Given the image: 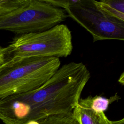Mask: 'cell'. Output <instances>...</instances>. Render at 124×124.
<instances>
[{
  "label": "cell",
  "mask_w": 124,
  "mask_h": 124,
  "mask_svg": "<svg viewBox=\"0 0 124 124\" xmlns=\"http://www.w3.org/2000/svg\"><path fill=\"white\" fill-rule=\"evenodd\" d=\"M90 78V72L83 63L65 64L39 87L0 97V119L4 124H26L71 113Z\"/></svg>",
  "instance_id": "obj_1"
},
{
  "label": "cell",
  "mask_w": 124,
  "mask_h": 124,
  "mask_svg": "<svg viewBox=\"0 0 124 124\" xmlns=\"http://www.w3.org/2000/svg\"><path fill=\"white\" fill-rule=\"evenodd\" d=\"M71 31L62 24L44 31L18 35L3 48L4 62L24 58L67 57L73 50Z\"/></svg>",
  "instance_id": "obj_2"
},
{
  "label": "cell",
  "mask_w": 124,
  "mask_h": 124,
  "mask_svg": "<svg viewBox=\"0 0 124 124\" xmlns=\"http://www.w3.org/2000/svg\"><path fill=\"white\" fill-rule=\"evenodd\" d=\"M56 57L11 60L0 66V97L34 90L60 67Z\"/></svg>",
  "instance_id": "obj_3"
},
{
  "label": "cell",
  "mask_w": 124,
  "mask_h": 124,
  "mask_svg": "<svg viewBox=\"0 0 124 124\" xmlns=\"http://www.w3.org/2000/svg\"><path fill=\"white\" fill-rule=\"evenodd\" d=\"M67 17L63 9L46 0H27L22 6L0 16V30L18 35L37 32L60 24Z\"/></svg>",
  "instance_id": "obj_4"
},
{
  "label": "cell",
  "mask_w": 124,
  "mask_h": 124,
  "mask_svg": "<svg viewBox=\"0 0 124 124\" xmlns=\"http://www.w3.org/2000/svg\"><path fill=\"white\" fill-rule=\"evenodd\" d=\"M69 16L87 30L93 42L106 40H124V22L107 16L94 0H78L64 9Z\"/></svg>",
  "instance_id": "obj_5"
},
{
  "label": "cell",
  "mask_w": 124,
  "mask_h": 124,
  "mask_svg": "<svg viewBox=\"0 0 124 124\" xmlns=\"http://www.w3.org/2000/svg\"><path fill=\"white\" fill-rule=\"evenodd\" d=\"M73 112L77 116L81 124H112L104 112H97L78 103Z\"/></svg>",
  "instance_id": "obj_6"
},
{
  "label": "cell",
  "mask_w": 124,
  "mask_h": 124,
  "mask_svg": "<svg viewBox=\"0 0 124 124\" xmlns=\"http://www.w3.org/2000/svg\"><path fill=\"white\" fill-rule=\"evenodd\" d=\"M94 2L107 16L124 22V0H94Z\"/></svg>",
  "instance_id": "obj_7"
},
{
  "label": "cell",
  "mask_w": 124,
  "mask_h": 124,
  "mask_svg": "<svg viewBox=\"0 0 124 124\" xmlns=\"http://www.w3.org/2000/svg\"><path fill=\"white\" fill-rule=\"evenodd\" d=\"M120 99V97L117 93H115L109 98L101 95L89 96L85 98H80L78 103L79 105L89 107L97 112H104L110 104Z\"/></svg>",
  "instance_id": "obj_8"
},
{
  "label": "cell",
  "mask_w": 124,
  "mask_h": 124,
  "mask_svg": "<svg viewBox=\"0 0 124 124\" xmlns=\"http://www.w3.org/2000/svg\"><path fill=\"white\" fill-rule=\"evenodd\" d=\"M38 122L40 124H81L73 112L50 116Z\"/></svg>",
  "instance_id": "obj_9"
},
{
  "label": "cell",
  "mask_w": 124,
  "mask_h": 124,
  "mask_svg": "<svg viewBox=\"0 0 124 124\" xmlns=\"http://www.w3.org/2000/svg\"><path fill=\"white\" fill-rule=\"evenodd\" d=\"M27 0H0V16L8 13L22 6Z\"/></svg>",
  "instance_id": "obj_10"
},
{
  "label": "cell",
  "mask_w": 124,
  "mask_h": 124,
  "mask_svg": "<svg viewBox=\"0 0 124 124\" xmlns=\"http://www.w3.org/2000/svg\"><path fill=\"white\" fill-rule=\"evenodd\" d=\"M77 0H46L47 2L52 5L63 10L69 5L76 3Z\"/></svg>",
  "instance_id": "obj_11"
},
{
  "label": "cell",
  "mask_w": 124,
  "mask_h": 124,
  "mask_svg": "<svg viewBox=\"0 0 124 124\" xmlns=\"http://www.w3.org/2000/svg\"><path fill=\"white\" fill-rule=\"evenodd\" d=\"M4 58L3 52V48L0 46V66L4 63Z\"/></svg>",
  "instance_id": "obj_12"
},
{
  "label": "cell",
  "mask_w": 124,
  "mask_h": 124,
  "mask_svg": "<svg viewBox=\"0 0 124 124\" xmlns=\"http://www.w3.org/2000/svg\"><path fill=\"white\" fill-rule=\"evenodd\" d=\"M118 82L121 84L122 85H124V73H122L121 75L120 76L119 79H118Z\"/></svg>",
  "instance_id": "obj_13"
},
{
  "label": "cell",
  "mask_w": 124,
  "mask_h": 124,
  "mask_svg": "<svg viewBox=\"0 0 124 124\" xmlns=\"http://www.w3.org/2000/svg\"><path fill=\"white\" fill-rule=\"evenodd\" d=\"M112 124H124V119H122L116 121H112Z\"/></svg>",
  "instance_id": "obj_14"
},
{
  "label": "cell",
  "mask_w": 124,
  "mask_h": 124,
  "mask_svg": "<svg viewBox=\"0 0 124 124\" xmlns=\"http://www.w3.org/2000/svg\"><path fill=\"white\" fill-rule=\"evenodd\" d=\"M26 124H40L38 121H31Z\"/></svg>",
  "instance_id": "obj_15"
}]
</instances>
